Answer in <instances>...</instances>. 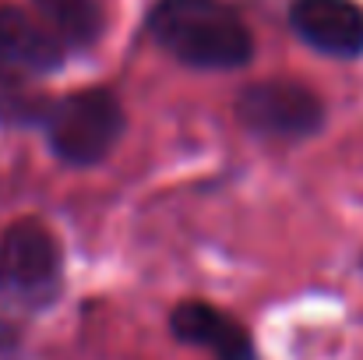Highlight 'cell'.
I'll use <instances>...</instances> for the list:
<instances>
[{
	"mask_svg": "<svg viewBox=\"0 0 363 360\" xmlns=\"http://www.w3.org/2000/svg\"><path fill=\"white\" fill-rule=\"evenodd\" d=\"M148 32L166 53L201 71H237L254 57V39L226 0H159Z\"/></svg>",
	"mask_w": 363,
	"mask_h": 360,
	"instance_id": "1",
	"label": "cell"
},
{
	"mask_svg": "<svg viewBox=\"0 0 363 360\" xmlns=\"http://www.w3.org/2000/svg\"><path fill=\"white\" fill-rule=\"evenodd\" d=\"M60 290V247L53 234L21 219L0 237V307L35 311L46 307Z\"/></svg>",
	"mask_w": 363,
	"mask_h": 360,
	"instance_id": "2",
	"label": "cell"
},
{
	"mask_svg": "<svg viewBox=\"0 0 363 360\" xmlns=\"http://www.w3.org/2000/svg\"><path fill=\"white\" fill-rule=\"evenodd\" d=\"M50 148L71 166H92L106 159L123 134V110L106 89L64 96L46 110Z\"/></svg>",
	"mask_w": 363,
	"mask_h": 360,
	"instance_id": "3",
	"label": "cell"
},
{
	"mask_svg": "<svg viewBox=\"0 0 363 360\" xmlns=\"http://www.w3.org/2000/svg\"><path fill=\"white\" fill-rule=\"evenodd\" d=\"M237 117L261 138H307L325 124L321 99L296 82H254L237 99Z\"/></svg>",
	"mask_w": 363,
	"mask_h": 360,
	"instance_id": "4",
	"label": "cell"
},
{
	"mask_svg": "<svg viewBox=\"0 0 363 360\" xmlns=\"http://www.w3.org/2000/svg\"><path fill=\"white\" fill-rule=\"evenodd\" d=\"M64 64V43L18 7H0V85L43 78Z\"/></svg>",
	"mask_w": 363,
	"mask_h": 360,
	"instance_id": "5",
	"label": "cell"
},
{
	"mask_svg": "<svg viewBox=\"0 0 363 360\" xmlns=\"http://www.w3.org/2000/svg\"><path fill=\"white\" fill-rule=\"evenodd\" d=\"M293 32L328 57L363 53V7L357 0H293Z\"/></svg>",
	"mask_w": 363,
	"mask_h": 360,
	"instance_id": "6",
	"label": "cell"
},
{
	"mask_svg": "<svg viewBox=\"0 0 363 360\" xmlns=\"http://www.w3.org/2000/svg\"><path fill=\"white\" fill-rule=\"evenodd\" d=\"M173 336L180 343L201 347L216 360H254V343L247 336L240 322H233L230 315L201 304V300H187L173 311L169 318Z\"/></svg>",
	"mask_w": 363,
	"mask_h": 360,
	"instance_id": "7",
	"label": "cell"
},
{
	"mask_svg": "<svg viewBox=\"0 0 363 360\" xmlns=\"http://www.w3.org/2000/svg\"><path fill=\"white\" fill-rule=\"evenodd\" d=\"M46 21V28L60 39V43H71V46H89L99 28H103V18H99V7L96 0H32Z\"/></svg>",
	"mask_w": 363,
	"mask_h": 360,
	"instance_id": "8",
	"label": "cell"
}]
</instances>
